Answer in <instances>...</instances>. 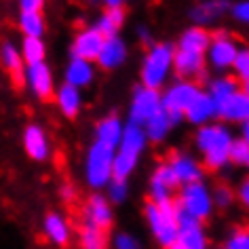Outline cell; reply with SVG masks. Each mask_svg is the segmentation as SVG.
<instances>
[{"label": "cell", "mask_w": 249, "mask_h": 249, "mask_svg": "<svg viewBox=\"0 0 249 249\" xmlns=\"http://www.w3.org/2000/svg\"><path fill=\"white\" fill-rule=\"evenodd\" d=\"M232 140V133L224 123H209L198 127L195 135V146L203 154L205 169L220 171L228 165V148Z\"/></svg>", "instance_id": "6da1fadb"}, {"label": "cell", "mask_w": 249, "mask_h": 249, "mask_svg": "<svg viewBox=\"0 0 249 249\" xmlns=\"http://www.w3.org/2000/svg\"><path fill=\"white\" fill-rule=\"evenodd\" d=\"M144 220L146 226L150 230L152 239L157 241L159 247H171L178 239L179 226H178V207H176V198L163 205H154L148 201L144 205Z\"/></svg>", "instance_id": "7a4b0ae2"}, {"label": "cell", "mask_w": 249, "mask_h": 249, "mask_svg": "<svg viewBox=\"0 0 249 249\" xmlns=\"http://www.w3.org/2000/svg\"><path fill=\"white\" fill-rule=\"evenodd\" d=\"M173 53H176V47L171 42H157L148 49L140 68L142 87L159 91L167 83L169 74L173 72Z\"/></svg>", "instance_id": "3957f363"}, {"label": "cell", "mask_w": 249, "mask_h": 249, "mask_svg": "<svg viewBox=\"0 0 249 249\" xmlns=\"http://www.w3.org/2000/svg\"><path fill=\"white\" fill-rule=\"evenodd\" d=\"M116 148L93 142L85 157V182L93 190H102L112 182V163Z\"/></svg>", "instance_id": "277c9868"}, {"label": "cell", "mask_w": 249, "mask_h": 249, "mask_svg": "<svg viewBox=\"0 0 249 249\" xmlns=\"http://www.w3.org/2000/svg\"><path fill=\"white\" fill-rule=\"evenodd\" d=\"M176 205L179 211L195 217L196 222L205 224L213 215V198H211V188L205 182H195L179 186V192L176 196Z\"/></svg>", "instance_id": "5b68a950"}, {"label": "cell", "mask_w": 249, "mask_h": 249, "mask_svg": "<svg viewBox=\"0 0 249 249\" xmlns=\"http://www.w3.org/2000/svg\"><path fill=\"white\" fill-rule=\"evenodd\" d=\"M201 93V87L192 80H182L173 83L171 87H167V91L160 95V106L167 112L171 124H179L184 121V112L188 110V106L195 102L196 95Z\"/></svg>", "instance_id": "8992f818"}, {"label": "cell", "mask_w": 249, "mask_h": 249, "mask_svg": "<svg viewBox=\"0 0 249 249\" xmlns=\"http://www.w3.org/2000/svg\"><path fill=\"white\" fill-rule=\"evenodd\" d=\"M239 42L232 38L226 30H220L215 36H211L209 49L205 51V61H209V66L215 72H224L228 68H232V61L239 53Z\"/></svg>", "instance_id": "52a82bcc"}, {"label": "cell", "mask_w": 249, "mask_h": 249, "mask_svg": "<svg viewBox=\"0 0 249 249\" xmlns=\"http://www.w3.org/2000/svg\"><path fill=\"white\" fill-rule=\"evenodd\" d=\"M159 110H163V106H160V91L148 89V87H142V85L135 87L131 106H129V123L144 127Z\"/></svg>", "instance_id": "ba28073f"}, {"label": "cell", "mask_w": 249, "mask_h": 249, "mask_svg": "<svg viewBox=\"0 0 249 249\" xmlns=\"http://www.w3.org/2000/svg\"><path fill=\"white\" fill-rule=\"evenodd\" d=\"M23 87L32 93L34 97L47 99L53 97L55 93V80H53V70L47 61L42 64H34V66H26L23 68Z\"/></svg>", "instance_id": "9c48e42d"}, {"label": "cell", "mask_w": 249, "mask_h": 249, "mask_svg": "<svg viewBox=\"0 0 249 249\" xmlns=\"http://www.w3.org/2000/svg\"><path fill=\"white\" fill-rule=\"evenodd\" d=\"M83 220H85V224H89V226L108 232L112 228V224H114V207L110 205L106 195L95 192V195H91L87 198L83 205Z\"/></svg>", "instance_id": "30bf717a"}, {"label": "cell", "mask_w": 249, "mask_h": 249, "mask_svg": "<svg viewBox=\"0 0 249 249\" xmlns=\"http://www.w3.org/2000/svg\"><path fill=\"white\" fill-rule=\"evenodd\" d=\"M21 144L28 159L36 160V163H45L51 157V140H49L45 129L36 123L26 124V129L21 133Z\"/></svg>", "instance_id": "8fae6325"}, {"label": "cell", "mask_w": 249, "mask_h": 249, "mask_svg": "<svg viewBox=\"0 0 249 249\" xmlns=\"http://www.w3.org/2000/svg\"><path fill=\"white\" fill-rule=\"evenodd\" d=\"M42 234H45V239L51 243V245L64 249L70 245V241H72V226L64 213H59V211H49V213L42 217Z\"/></svg>", "instance_id": "7c38bea8"}, {"label": "cell", "mask_w": 249, "mask_h": 249, "mask_svg": "<svg viewBox=\"0 0 249 249\" xmlns=\"http://www.w3.org/2000/svg\"><path fill=\"white\" fill-rule=\"evenodd\" d=\"M169 167L173 169L178 178V184L179 186H186V184H195V182H203L205 178V167L198 163L195 157L186 152H173L171 159L167 160Z\"/></svg>", "instance_id": "4fadbf2b"}, {"label": "cell", "mask_w": 249, "mask_h": 249, "mask_svg": "<svg viewBox=\"0 0 249 249\" xmlns=\"http://www.w3.org/2000/svg\"><path fill=\"white\" fill-rule=\"evenodd\" d=\"M102 45H104V36L99 34L95 28H85L74 36V40L70 45V55L76 59L95 61Z\"/></svg>", "instance_id": "5bb4252c"}, {"label": "cell", "mask_w": 249, "mask_h": 249, "mask_svg": "<svg viewBox=\"0 0 249 249\" xmlns=\"http://www.w3.org/2000/svg\"><path fill=\"white\" fill-rule=\"evenodd\" d=\"M127 55H129V49H127V42H124L121 36H110V38H104V45L99 49V55H97V66L102 70H116L121 68L124 61H127Z\"/></svg>", "instance_id": "9a60e30c"}, {"label": "cell", "mask_w": 249, "mask_h": 249, "mask_svg": "<svg viewBox=\"0 0 249 249\" xmlns=\"http://www.w3.org/2000/svg\"><path fill=\"white\" fill-rule=\"evenodd\" d=\"M205 55L203 53H192V51H182L176 49L173 53V70L182 80H190L196 76L205 78Z\"/></svg>", "instance_id": "2e32d148"}, {"label": "cell", "mask_w": 249, "mask_h": 249, "mask_svg": "<svg viewBox=\"0 0 249 249\" xmlns=\"http://www.w3.org/2000/svg\"><path fill=\"white\" fill-rule=\"evenodd\" d=\"M215 116L226 123H245L249 121V97L236 91L234 95L215 106Z\"/></svg>", "instance_id": "e0dca14e"}, {"label": "cell", "mask_w": 249, "mask_h": 249, "mask_svg": "<svg viewBox=\"0 0 249 249\" xmlns=\"http://www.w3.org/2000/svg\"><path fill=\"white\" fill-rule=\"evenodd\" d=\"M146 146H148V140H146L144 129L129 123V124H124V129H123L121 142H118V146H116V152L127 154V157H133V159H140L142 152L146 150Z\"/></svg>", "instance_id": "ac0fdd59"}, {"label": "cell", "mask_w": 249, "mask_h": 249, "mask_svg": "<svg viewBox=\"0 0 249 249\" xmlns=\"http://www.w3.org/2000/svg\"><path fill=\"white\" fill-rule=\"evenodd\" d=\"M53 97H55V104H57L59 112L66 118H76L78 116L80 108H83V93H80V89L61 83L57 89H55Z\"/></svg>", "instance_id": "d6986e66"}, {"label": "cell", "mask_w": 249, "mask_h": 249, "mask_svg": "<svg viewBox=\"0 0 249 249\" xmlns=\"http://www.w3.org/2000/svg\"><path fill=\"white\" fill-rule=\"evenodd\" d=\"M184 118L195 127H203V124H209L215 118V104L207 93L201 91L196 95V99L188 106V110L184 112Z\"/></svg>", "instance_id": "ffe728a7"}, {"label": "cell", "mask_w": 249, "mask_h": 249, "mask_svg": "<svg viewBox=\"0 0 249 249\" xmlns=\"http://www.w3.org/2000/svg\"><path fill=\"white\" fill-rule=\"evenodd\" d=\"M93 78H95V68H93L91 61L70 57V61H68V66L64 70L66 85H72V87H76V89H85V87H89L93 83Z\"/></svg>", "instance_id": "44dd1931"}, {"label": "cell", "mask_w": 249, "mask_h": 249, "mask_svg": "<svg viewBox=\"0 0 249 249\" xmlns=\"http://www.w3.org/2000/svg\"><path fill=\"white\" fill-rule=\"evenodd\" d=\"M228 11H230L228 0H203L196 7H192L190 17L198 28H203V26H207V23H213L215 19H220Z\"/></svg>", "instance_id": "7402d4cb"}, {"label": "cell", "mask_w": 249, "mask_h": 249, "mask_svg": "<svg viewBox=\"0 0 249 249\" xmlns=\"http://www.w3.org/2000/svg\"><path fill=\"white\" fill-rule=\"evenodd\" d=\"M0 66L13 76L17 87H23V68H26V64H23L19 47L15 42L4 40L0 45Z\"/></svg>", "instance_id": "603a6c76"}, {"label": "cell", "mask_w": 249, "mask_h": 249, "mask_svg": "<svg viewBox=\"0 0 249 249\" xmlns=\"http://www.w3.org/2000/svg\"><path fill=\"white\" fill-rule=\"evenodd\" d=\"M167 249H209V236L203 224H195L188 228H179L178 239Z\"/></svg>", "instance_id": "cb8c5ba5"}, {"label": "cell", "mask_w": 249, "mask_h": 249, "mask_svg": "<svg viewBox=\"0 0 249 249\" xmlns=\"http://www.w3.org/2000/svg\"><path fill=\"white\" fill-rule=\"evenodd\" d=\"M209 42H211V34L207 32V30L198 28V26H192L188 30H184V34L179 36L176 49H182V51H192V53H203L205 55V51L209 49Z\"/></svg>", "instance_id": "d4e9b609"}, {"label": "cell", "mask_w": 249, "mask_h": 249, "mask_svg": "<svg viewBox=\"0 0 249 249\" xmlns=\"http://www.w3.org/2000/svg\"><path fill=\"white\" fill-rule=\"evenodd\" d=\"M124 124L118 116H106L95 124V142H102L106 146L116 148L121 142Z\"/></svg>", "instance_id": "484cf974"}, {"label": "cell", "mask_w": 249, "mask_h": 249, "mask_svg": "<svg viewBox=\"0 0 249 249\" xmlns=\"http://www.w3.org/2000/svg\"><path fill=\"white\" fill-rule=\"evenodd\" d=\"M171 127H173V124L169 121V116H167V112L165 110H159L157 114H154L142 129H144L148 142H154V144H159V142H163L167 135H169Z\"/></svg>", "instance_id": "4316f807"}, {"label": "cell", "mask_w": 249, "mask_h": 249, "mask_svg": "<svg viewBox=\"0 0 249 249\" xmlns=\"http://www.w3.org/2000/svg\"><path fill=\"white\" fill-rule=\"evenodd\" d=\"M239 91V80L234 76H215L209 80V89L205 91L207 95L213 99V104L217 106L224 99H228L230 95H234V93Z\"/></svg>", "instance_id": "83f0119b"}, {"label": "cell", "mask_w": 249, "mask_h": 249, "mask_svg": "<svg viewBox=\"0 0 249 249\" xmlns=\"http://www.w3.org/2000/svg\"><path fill=\"white\" fill-rule=\"evenodd\" d=\"M17 26H19L23 38H42L47 30V21L42 13H19Z\"/></svg>", "instance_id": "f1b7e54d"}, {"label": "cell", "mask_w": 249, "mask_h": 249, "mask_svg": "<svg viewBox=\"0 0 249 249\" xmlns=\"http://www.w3.org/2000/svg\"><path fill=\"white\" fill-rule=\"evenodd\" d=\"M21 59L26 66H34V64H42L47 57V45L42 38H23L21 47H19Z\"/></svg>", "instance_id": "f546056e"}, {"label": "cell", "mask_w": 249, "mask_h": 249, "mask_svg": "<svg viewBox=\"0 0 249 249\" xmlns=\"http://www.w3.org/2000/svg\"><path fill=\"white\" fill-rule=\"evenodd\" d=\"M78 245L80 249H108V236L104 230L83 224L78 230Z\"/></svg>", "instance_id": "4dcf8cb0"}, {"label": "cell", "mask_w": 249, "mask_h": 249, "mask_svg": "<svg viewBox=\"0 0 249 249\" xmlns=\"http://www.w3.org/2000/svg\"><path fill=\"white\" fill-rule=\"evenodd\" d=\"M140 159L127 157V154L116 152L114 154V163H112V179H129V176L135 171Z\"/></svg>", "instance_id": "1f68e13d"}, {"label": "cell", "mask_w": 249, "mask_h": 249, "mask_svg": "<svg viewBox=\"0 0 249 249\" xmlns=\"http://www.w3.org/2000/svg\"><path fill=\"white\" fill-rule=\"evenodd\" d=\"M150 182L160 184V186H165V188H169V190L179 188L178 178H176V173H173V169L169 167V163H159L157 167H154V171L150 176Z\"/></svg>", "instance_id": "d6a6232c"}, {"label": "cell", "mask_w": 249, "mask_h": 249, "mask_svg": "<svg viewBox=\"0 0 249 249\" xmlns=\"http://www.w3.org/2000/svg\"><path fill=\"white\" fill-rule=\"evenodd\" d=\"M106 198L110 201V205H123L129 198V182L127 179H112L106 186Z\"/></svg>", "instance_id": "836d02e7"}, {"label": "cell", "mask_w": 249, "mask_h": 249, "mask_svg": "<svg viewBox=\"0 0 249 249\" xmlns=\"http://www.w3.org/2000/svg\"><path fill=\"white\" fill-rule=\"evenodd\" d=\"M220 249H249V226L232 228Z\"/></svg>", "instance_id": "e575fe53"}, {"label": "cell", "mask_w": 249, "mask_h": 249, "mask_svg": "<svg viewBox=\"0 0 249 249\" xmlns=\"http://www.w3.org/2000/svg\"><path fill=\"white\" fill-rule=\"evenodd\" d=\"M211 198H213V207H217V209H228V207H232V203L236 201L234 190L230 188L228 184H217L215 188L211 190Z\"/></svg>", "instance_id": "d590c367"}, {"label": "cell", "mask_w": 249, "mask_h": 249, "mask_svg": "<svg viewBox=\"0 0 249 249\" xmlns=\"http://www.w3.org/2000/svg\"><path fill=\"white\" fill-rule=\"evenodd\" d=\"M247 160H249V146L241 138L232 140V144H230V148H228V163L245 167Z\"/></svg>", "instance_id": "8d00e7d4"}, {"label": "cell", "mask_w": 249, "mask_h": 249, "mask_svg": "<svg viewBox=\"0 0 249 249\" xmlns=\"http://www.w3.org/2000/svg\"><path fill=\"white\" fill-rule=\"evenodd\" d=\"M112 249H144V247H142V241L135 234L121 230L112 239Z\"/></svg>", "instance_id": "74e56055"}, {"label": "cell", "mask_w": 249, "mask_h": 249, "mask_svg": "<svg viewBox=\"0 0 249 249\" xmlns=\"http://www.w3.org/2000/svg\"><path fill=\"white\" fill-rule=\"evenodd\" d=\"M173 190L169 188H165V186H160V184H154L150 182V186H148V201L154 203V205H163V203H169L173 201Z\"/></svg>", "instance_id": "f35d334b"}, {"label": "cell", "mask_w": 249, "mask_h": 249, "mask_svg": "<svg viewBox=\"0 0 249 249\" xmlns=\"http://www.w3.org/2000/svg\"><path fill=\"white\" fill-rule=\"evenodd\" d=\"M232 70L241 80L249 78V47H241L232 61Z\"/></svg>", "instance_id": "ab89813d"}, {"label": "cell", "mask_w": 249, "mask_h": 249, "mask_svg": "<svg viewBox=\"0 0 249 249\" xmlns=\"http://www.w3.org/2000/svg\"><path fill=\"white\" fill-rule=\"evenodd\" d=\"M230 15H232L236 21L249 26V0H241V2L230 4Z\"/></svg>", "instance_id": "60d3db41"}, {"label": "cell", "mask_w": 249, "mask_h": 249, "mask_svg": "<svg viewBox=\"0 0 249 249\" xmlns=\"http://www.w3.org/2000/svg\"><path fill=\"white\" fill-rule=\"evenodd\" d=\"M93 28H95L97 32L104 36V38H110V36H116V32H118V28H116L114 23H112V21H110L106 15L99 17L97 23H95V26H93Z\"/></svg>", "instance_id": "b9f144b4"}, {"label": "cell", "mask_w": 249, "mask_h": 249, "mask_svg": "<svg viewBox=\"0 0 249 249\" xmlns=\"http://www.w3.org/2000/svg\"><path fill=\"white\" fill-rule=\"evenodd\" d=\"M47 0H17L21 13H42Z\"/></svg>", "instance_id": "7bdbcfd3"}, {"label": "cell", "mask_w": 249, "mask_h": 249, "mask_svg": "<svg viewBox=\"0 0 249 249\" xmlns=\"http://www.w3.org/2000/svg\"><path fill=\"white\" fill-rule=\"evenodd\" d=\"M234 198H236V201H239L245 209H249V178L241 179L239 188H236V192H234Z\"/></svg>", "instance_id": "ee69618b"}, {"label": "cell", "mask_w": 249, "mask_h": 249, "mask_svg": "<svg viewBox=\"0 0 249 249\" xmlns=\"http://www.w3.org/2000/svg\"><path fill=\"white\" fill-rule=\"evenodd\" d=\"M108 19L114 23V26L121 30L123 28V23H124V19H127V13H124V9L123 7H118V9H106V13H104Z\"/></svg>", "instance_id": "f6af8a7d"}, {"label": "cell", "mask_w": 249, "mask_h": 249, "mask_svg": "<svg viewBox=\"0 0 249 249\" xmlns=\"http://www.w3.org/2000/svg\"><path fill=\"white\" fill-rule=\"evenodd\" d=\"M76 195H78V192H76V188H74L70 182H66V184L59 186V198L64 203H74V201H76Z\"/></svg>", "instance_id": "bcb514c9"}, {"label": "cell", "mask_w": 249, "mask_h": 249, "mask_svg": "<svg viewBox=\"0 0 249 249\" xmlns=\"http://www.w3.org/2000/svg\"><path fill=\"white\" fill-rule=\"evenodd\" d=\"M138 36H140V40L144 42V45L150 47V32H148V30H146L144 26H142V28L138 30Z\"/></svg>", "instance_id": "7dc6e473"}, {"label": "cell", "mask_w": 249, "mask_h": 249, "mask_svg": "<svg viewBox=\"0 0 249 249\" xmlns=\"http://www.w3.org/2000/svg\"><path fill=\"white\" fill-rule=\"evenodd\" d=\"M241 124H243V127H241V133H243V135H241V140H243V142H245V144L249 146V121L241 123Z\"/></svg>", "instance_id": "c3c4849f"}, {"label": "cell", "mask_w": 249, "mask_h": 249, "mask_svg": "<svg viewBox=\"0 0 249 249\" xmlns=\"http://www.w3.org/2000/svg\"><path fill=\"white\" fill-rule=\"evenodd\" d=\"M102 2L106 4V9H118V7H123L124 0H102Z\"/></svg>", "instance_id": "681fc988"}, {"label": "cell", "mask_w": 249, "mask_h": 249, "mask_svg": "<svg viewBox=\"0 0 249 249\" xmlns=\"http://www.w3.org/2000/svg\"><path fill=\"white\" fill-rule=\"evenodd\" d=\"M239 91H241V93H245V95L249 97V78H245V80H243V87H241Z\"/></svg>", "instance_id": "f907efd6"}, {"label": "cell", "mask_w": 249, "mask_h": 249, "mask_svg": "<svg viewBox=\"0 0 249 249\" xmlns=\"http://www.w3.org/2000/svg\"><path fill=\"white\" fill-rule=\"evenodd\" d=\"M245 167H247V169H249V160H247V165H245Z\"/></svg>", "instance_id": "816d5d0a"}]
</instances>
